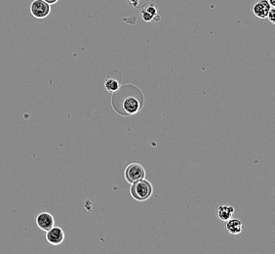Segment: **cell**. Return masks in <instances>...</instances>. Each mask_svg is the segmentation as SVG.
<instances>
[{
    "mask_svg": "<svg viewBox=\"0 0 275 254\" xmlns=\"http://www.w3.org/2000/svg\"><path fill=\"white\" fill-rule=\"evenodd\" d=\"M114 74H113V72H111L105 80V88H106V91L109 93H114L121 86L120 84V82H121L120 74L118 72H114Z\"/></svg>",
    "mask_w": 275,
    "mask_h": 254,
    "instance_id": "cell-9",
    "label": "cell"
},
{
    "mask_svg": "<svg viewBox=\"0 0 275 254\" xmlns=\"http://www.w3.org/2000/svg\"><path fill=\"white\" fill-rule=\"evenodd\" d=\"M30 14L38 20L47 18L51 13V5L44 0H33L29 6Z\"/></svg>",
    "mask_w": 275,
    "mask_h": 254,
    "instance_id": "cell-4",
    "label": "cell"
},
{
    "mask_svg": "<svg viewBox=\"0 0 275 254\" xmlns=\"http://www.w3.org/2000/svg\"><path fill=\"white\" fill-rule=\"evenodd\" d=\"M226 228H227V231L231 234L237 236V234H239L242 232V230H243V224L238 219L231 218L230 220L227 221Z\"/></svg>",
    "mask_w": 275,
    "mask_h": 254,
    "instance_id": "cell-11",
    "label": "cell"
},
{
    "mask_svg": "<svg viewBox=\"0 0 275 254\" xmlns=\"http://www.w3.org/2000/svg\"><path fill=\"white\" fill-rule=\"evenodd\" d=\"M45 2H47L48 4H50V5H53V4H56L59 0H44Z\"/></svg>",
    "mask_w": 275,
    "mask_h": 254,
    "instance_id": "cell-14",
    "label": "cell"
},
{
    "mask_svg": "<svg viewBox=\"0 0 275 254\" xmlns=\"http://www.w3.org/2000/svg\"><path fill=\"white\" fill-rule=\"evenodd\" d=\"M35 223L40 230L47 232L48 230H50L52 227L55 226V219L53 215L50 214L49 212H41L36 216Z\"/></svg>",
    "mask_w": 275,
    "mask_h": 254,
    "instance_id": "cell-5",
    "label": "cell"
},
{
    "mask_svg": "<svg viewBox=\"0 0 275 254\" xmlns=\"http://www.w3.org/2000/svg\"><path fill=\"white\" fill-rule=\"evenodd\" d=\"M45 238L50 244H52L54 246H57L61 244L64 240V231H63L62 228L54 226L46 232Z\"/></svg>",
    "mask_w": 275,
    "mask_h": 254,
    "instance_id": "cell-6",
    "label": "cell"
},
{
    "mask_svg": "<svg viewBox=\"0 0 275 254\" xmlns=\"http://www.w3.org/2000/svg\"><path fill=\"white\" fill-rule=\"evenodd\" d=\"M273 6L268 0H258L252 6V12L259 19H267L268 14Z\"/></svg>",
    "mask_w": 275,
    "mask_h": 254,
    "instance_id": "cell-7",
    "label": "cell"
},
{
    "mask_svg": "<svg viewBox=\"0 0 275 254\" xmlns=\"http://www.w3.org/2000/svg\"><path fill=\"white\" fill-rule=\"evenodd\" d=\"M124 177L126 182L133 184L141 179L146 178V170L144 166L138 162H133L127 166L124 172Z\"/></svg>",
    "mask_w": 275,
    "mask_h": 254,
    "instance_id": "cell-3",
    "label": "cell"
},
{
    "mask_svg": "<svg viewBox=\"0 0 275 254\" xmlns=\"http://www.w3.org/2000/svg\"><path fill=\"white\" fill-rule=\"evenodd\" d=\"M152 192H153V187L151 183L146 178L131 184V187H130V194L132 198L138 202L147 200L152 196Z\"/></svg>",
    "mask_w": 275,
    "mask_h": 254,
    "instance_id": "cell-2",
    "label": "cell"
},
{
    "mask_svg": "<svg viewBox=\"0 0 275 254\" xmlns=\"http://www.w3.org/2000/svg\"><path fill=\"white\" fill-rule=\"evenodd\" d=\"M111 104L120 114H135L144 105V96L138 87L123 85L113 93Z\"/></svg>",
    "mask_w": 275,
    "mask_h": 254,
    "instance_id": "cell-1",
    "label": "cell"
},
{
    "mask_svg": "<svg viewBox=\"0 0 275 254\" xmlns=\"http://www.w3.org/2000/svg\"><path fill=\"white\" fill-rule=\"evenodd\" d=\"M141 18L143 21L147 22H159L160 17L158 15V11L156 6L153 3H149L147 6H145L141 11Z\"/></svg>",
    "mask_w": 275,
    "mask_h": 254,
    "instance_id": "cell-8",
    "label": "cell"
},
{
    "mask_svg": "<svg viewBox=\"0 0 275 254\" xmlns=\"http://www.w3.org/2000/svg\"><path fill=\"white\" fill-rule=\"evenodd\" d=\"M128 2L130 3V5H132L133 7H138L141 0H127Z\"/></svg>",
    "mask_w": 275,
    "mask_h": 254,
    "instance_id": "cell-13",
    "label": "cell"
},
{
    "mask_svg": "<svg viewBox=\"0 0 275 254\" xmlns=\"http://www.w3.org/2000/svg\"><path fill=\"white\" fill-rule=\"evenodd\" d=\"M234 208L232 206H219L218 210H217V215L218 218L223 221V222H227L228 220H230L231 218H233V214H234Z\"/></svg>",
    "mask_w": 275,
    "mask_h": 254,
    "instance_id": "cell-10",
    "label": "cell"
},
{
    "mask_svg": "<svg viewBox=\"0 0 275 254\" xmlns=\"http://www.w3.org/2000/svg\"><path fill=\"white\" fill-rule=\"evenodd\" d=\"M268 20L271 22L272 24H275V7H272L269 14H268Z\"/></svg>",
    "mask_w": 275,
    "mask_h": 254,
    "instance_id": "cell-12",
    "label": "cell"
},
{
    "mask_svg": "<svg viewBox=\"0 0 275 254\" xmlns=\"http://www.w3.org/2000/svg\"><path fill=\"white\" fill-rule=\"evenodd\" d=\"M270 2V4L273 6V7H275V0H268Z\"/></svg>",
    "mask_w": 275,
    "mask_h": 254,
    "instance_id": "cell-15",
    "label": "cell"
}]
</instances>
